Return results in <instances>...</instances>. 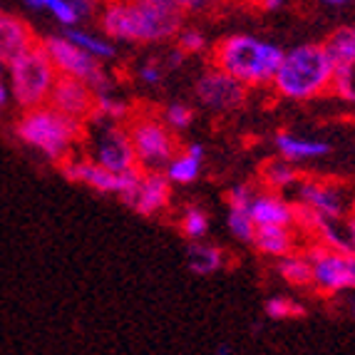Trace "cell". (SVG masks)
<instances>
[{"mask_svg":"<svg viewBox=\"0 0 355 355\" xmlns=\"http://www.w3.org/2000/svg\"><path fill=\"white\" fill-rule=\"evenodd\" d=\"M276 273L281 276V281H286L293 288H311L313 286V268H311V261L306 259L303 251H293V254L276 261Z\"/></svg>","mask_w":355,"mask_h":355,"instance_id":"obj_20","label":"cell"},{"mask_svg":"<svg viewBox=\"0 0 355 355\" xmlns=\"http://www.w3.org/2000/svg\"><path fill=\"white\" fill-rule=\"evenodd\" d=\"M95 100L97 92L92 87H87L80 80H72V77L58 75L48 105L53 110H58V112H62L65 117L80 122V125H87V119L95 112Z\"/></svg>","mask_w":355,"mask_h":355,"instance_id":"obj_13","label":"cell"},{"mask_svg":"<svg viewBox=\"0 0 355 355\" xmlns=\"http://www.w3.org/2000/svg\"><path fill=\"white\" fill-rule=\"evenodd\" d=\"M174 40H177V48L182 50L184 55H199L207 50V37H204L202 30H196V28H182Z\"/></svg>","mask_w":355,"mask_h":355,"instance_id":"obj_30","label":"cell"},{"mask_svg":"<svg viewBox=\"0 0 355 355\" xmlns=\"http://www.w3.org/2000/svg\"><path fill=\"white\" fill-rule=\"evenodd\" d=\"M276 149H279L281 159L286 162H306V159H318L331 152V144L318 142V139H308V137H298L293 132H279L273 139Z\"/></svg>","mask_w":355,"mask_h":355,"instance_id":"obj_18","label":"cell"},{"mask_svg":"<svg viewBox=\"0 0 355 355\" xmlns=\"http://www.w3.org/2000/svg\"><path fill=\"white\" fill-rule=\"evenodd\" d=\"M214 355H234V345L229 340H221L216 348H214Z\"/></svg>","mask_w":355,"mask_h":355,"instance_id":"obj_40","label":"cell"},{"mask_svg":"<svg viewBox=\"0 0 355 355\" xmlns=\"http://www.w3.org/2000/svg\"><path fill=\"white\" fill-rule=\"evenodd\" d=\"M249 216L254 226H293V204L273 191H256Z\"/></svg>","mask_w":355,"mask_h":355,"instance_id":"obj_16","label":"cell"},{"mask_svg":"<svg viewBox=\"0 0 355 355\" xmlns=\"http://www.w3.org/2000/svg\"><path fill=\"white\" fill-rule=\"evenodd\" d=\"M306 259L313 268V288L323 296H340L355 291V256L326 249L313 241L306 246Z\"/></svg>","mask_w":355,"mask_h":355,"instance_id":"obj_9","label":"cell"},{"mask_svg":"<svg viewBox=\"0 0 355 355\" xmlns=\"http://www.w3.org/2000/svg\"><path fill=\"white\" fill-rule=\"evenodd\" d=\"M350 214H353V216H355V202H353V207H350Z\"/></svg>","mask_w":355,"mask_h":355,"instance_id":"obj_46","label":"cell"},{"mask_svg":"<svg viewBox=\"0 0 355 355\" xmlns=\"http://www.w3.org/2000/svg\"><path fill=\"white\" fill-rule=\"evenodd\" d=\"M348 315H350V318L355 320V296H353V298H350V301H348Z\"/></svg>","mask_w":355,"mask_h":355,"instance_id":"obj_43","label":"cell"},{"mask_svg":"<svg viewBox=\"0 0 355 355\" xmlns=\"http://www.w3.org/2000/svg\"><path fill=\"white\" fill-rule=\"evenodd\" d=\"M12 105L10 100V89H8V83L6 80H0V117L8 112V107Z\"/></svg>","mask_w":355,"mask_h":355,"instance_id":"obj_37","label":"cell"},{"mask_svg":"<svg viewBox=\"0 0 355 355\" xmlns=\"http://www.w3.org/2000/svg\"><path fill=\"white\" fill-rule=\"evenodd\" d=\"M320 3H326V6H345V3H353V0H320Z\"/></svg>","mask_w":355,"mask_h":355,"instance_id":"obj_42","label":"cell"},{"mask_svg":"<svg viewBox=\"0 0 355 355\" xmlns=\"http://www.w3.org/2000/svg\"><path fill=\"white\" fill-rule=\"evenodd\" d=\"M328 58L333 60V65H345L355 60V25H343L336 28L326 40L320 42Z\"/></svg>","mask_w":355,"mask_h":355,"instance_id":"obj_23","label":"cell"},{"mask_svg":"<svg viewBox=\"0 0 355 355\" xmlns=\"http://www.w3.org/2000/svg\"><path fill=\"white\" fill-rule=\"evenodd\" d=\"M179 229L187 239L191 241H204V236L209 234V216L204 209L199 207H187L182 211V219H179Z\"/></svg>","mask_w":355,"mask_h":355,"instance_id":"obj_26","label":"cell"},{"mask_svg":"<svg viewBox=\"0 0 355 355\" xmlns=\"http://www.w3.org/2000/svg\"><path fill=\"white\" fill-rule=\"evenodd\" d=\"M301 174L296 172V166L286 159H271L261 166V184H263V191H273V194H281L288 187H296Z\"/></svg>","mask_w":355,"mask_h":355,"instance_id":"obj_21","label":"cell"},{"mask_svg":"<svg viewBox=\"0 0 355 355\" xmlns=\"http://www.w3.org/2000/svg\"><path fill=\"white\" fill-rule=\"evenodd\" d=\"M122 202L139 216H157L172 202V184L164 177V172L139 169L132 189L122 196Z\"/></svg>","mask_w":355,"mask_h":355,"instance_id":"obj_12","label":"cell"},{"mask_svg":"<svg viewBox=\"0 0 355 355\" xmlns=\"http://www.w3.org/2000/svg\"><path fill=\"white\" fill-rule=\"evenodd\" d=\"M0 18H3V10H0Z\"/></svg>","mask_w":355,"mask_h":355,"instance_id":"obj_47","label":"cell"},{"mask_svg":"<svg viewBox=\"0 0 355 355\" xmlns=\"http://www.w3.org/2000/svg\"><path fill=\"white\" fill-rule=\"evenodd\" d=\"M125 127L130 135L132 149H135L137 166L152 169V172H164V166L179 152V142L174 132L164 125L162 114L137 110L130 114Z\"/></svg>","mask_w":355,"mask_h":355,"instance_id":"obj_6","label":"cell"},{"mask_svg":"<svg viewBox=\"0 0 355 355\" xmlns=\"http://www.w3.org/2000/svg\"><path fill=\"white\" fill-rule=\"evenodd\" d=\"M100 30L107 40L117 42H164L182 30V12L172 3L144 0H102Z\"/></svg>","mask_w":355,"mask_h":355,"instance_id":"obj_1","label":"cell"},{"mask_svg":"<svg viewBox=\"0 0 355 355\" xmlns=\"http://www.w3.org/2000/svg\"><path fill=\"white\" fill-rule=\"evenodd\" d=\"M202 172V157H194L187 149H179L172 157V162L164 166V177L169 184H191L199 179Z\"/></svg>","mask_w":355,"mask_h":355,"instance_id":"obj_24","label":"cell"},{"mask_svg":"<svg viewBox=\"0 0 355 355\" xmlns=\"http://www.w3.org/2000/svg\"><path fill=\"white\" fill-rule=\"evenodd\" d=\"M194 95L199 97V102L204 107H209L214 112H234L246 102L249 89L243 87L241 83H236L234 77L226 75V72L209 65L196 80Z\"/></svg>","mask_w":355,"mask_h":355,"instance_id":"obj_11","label":"cell"},{"mask_svg":"<svg viewBox=\"0 0 355 355\" xmlns=\"http://www.w3.org/2000/svg\"><path fill=\"white\" fill-rule=\"evenodd\" d=\"M187 266L196 276H214L224 268V251L204 241H191L187 249Z\"/></svg>","mask_w":355,"mask_h":355,"instance_id":"obj_19","label":"cell"},{"mask_svg":"<svg viewBox=\"0 0 355 355\" xmlns=\"http://www.w3.org/2000/svg\"><path fill=\"white\" fill-rule=\"evenodd\" d=\"M284 58L279 45L254 35H226L211 45L209 65L234 77L243 87H271Z\"/></svg>","mask_w":355,"mask_h":355,"instance_id":"obj_2","label":"cell"},{"mask_svg":"<svg viewBox=\"0 0 355 355\" xmlns=\"http://www.w3.org/2000/svg\"><path fill=\"white\" fill-rule=\"evenodd\" d=\"M263 315L268 320H296L306 315V306L291 296H273L263 303Z\"/></svg>","mask_w":355,"mask_h":355,"instance_id":"obj_25","label":"cell"},{"mask_svg":"<svg viewBox=\"0 0 355 355\" xmlns=\"http://www.w3.org/2000/svg\"><path fill=\"white\" fill-rule=\"evenodd\" d=\"M336 65L320 42H303L284 50L281 65L271 80V89L284 100L303 102L331 92Z\"/></svg>","mask_w":355,"mask_h":355,"instance_id":"obj_3","label":"cell"},{"mask_svg":"<svg viewBox=\"0 0 355 355\" xmlns=\"http://www.w3.org/2000/svg\"><path fill=\"white\" fill-rule=\"evenodd\" d=\"M184 60H187V55H184L179 48H174L172 53L166 55V67H172V70H177V67H182Z\"/></svg>","mask_w":355,"mask_h":355,"instance_id":"obj_38","label":"cell"},{"mask_svg":"<svg viewBox=\"0 0 355 355\" xmlns=\"http://www.w3.org/2000/svg\"><path fill=\"white\" fill-rule=\"evenodd\" d=\"M172 6L184 15V12H202V10H207L211 3H209V0H172Z\"/></svg>","mask_w":355,"mask_h":355,"instance_id":"obj_35","label":"cell"},{"mask_svg":"<svg viewBox=\"0 0 355 355\" xmlns=\"http://www.w3.org/2000/svg\"><path fill=\"white\" fill-rule=\"evenodd\" d=\"M209 3H229V0H209Z\"/></svg>","mask_w":355,"mask_h":355,"instance_id":"obj_45","label":"cell"},{"mask_svg":"<svg viewBox=\"0 0 355 355\" xmlns=\"http://www.w3.org/2000/svg\"><path fill=\"white\" fill-rule=\"evenodd\" d=\"M226 226H229L231 236L236 239V241L243 243H251L254 239V221L249 216V209H229V216H226Z\"/></svg>","mask_w":355,"mask_h":355,"instance_id":"obj_28","label":"cell"},{"mask_svg":"<svg viewBox=\"0 0 355 355\" xmlns=\"http://www.w3.org/2000/svg\"><path fill=\"white\" fill-rule=\"evenodd\" d=\"M144 3H172V0H144Z\"/></svg>","mask_w":355,"mask_h":355,"instance_id":"obj_44","label":"cell"},{"mask_svg":"<svg viewBox=\"0 0 355 355\" xmlns=\"http://www.w3.org/2000/svg\"><path fill=\"white\" fill-rule=\"evenodd\" d=\"M40 45H42V50L48 53L50 62L55 65L58 75L80 80V83H85L87 87L95 89L97 95H102V92H112V77H110V72L102 67L100 60L89 58L85 50L72 45L65 35L42 37Z\"/></svg>","mask_w":355,"mask_h":355,"instance_id":"obj_7","label":"cell"},{"mask_svg":"<svg viewBox=\"0 0 355 355\" xmlns=\"http://www.w3.org/2000/svg\"><path fill=\"white\" fill-rule=\"evenodd\" d=\"M286 0H256V6L263 8V10L273 12V10H279V8H284Z\"/></svg>","mask_w":355,"mask_h":355,"instance_id":"obj_39","label":"cell"},{"mask_svg":"<svg viewBox=\"0 0 355 355\" xmlns=\"http://www.w3.org/2000/svg\"><path fill=\"white\" fill-rule=\"evenodd\" d=\"M162 119H164V125L169 127L172 132H182L194 122V110L189 105H184V102H172V105H166L162 110Z\"/></svg>","mask_w":355,"mask_h":355,"instance_id":"obj_29","label":"cell"},{"mask_svg":"<svg viewBox=\"0 0 355 355\" xmlns=\"http://www.w3.org/2000/svg\"><path fill=\"white\" fill-rule=\"evenodd\" d=\"M184 149H187L189 154H194V157H202V159H204V147H202V144L194 142V144H187Z\"/></svg>","mask_w":355,"mask_h":355,"instance_id":"obj_41","label":"cell"},{"mask_svg":"<svg viewBox=\"0 0 355 355\" xmlns=\"http://www.w3.org/2000/svg\"><path fill=\"white\" fill-rule=\"evenodd\" d=\"M331 92L338 97V100L355 105V60L353 62H345V65L336 67V72H333V83H331Z\"/></svg>","mask_w":355,"mask_h":355,"instance_id":"obj_27","label":"cell"},{"mask_svg":"<svg viewBox=\"0 0 355 355\" xmlns=\"http://www.w3.org/2000/svg\"><path fill=\"white\" fill-rule=\"evenodd\" d=\"M139 77H142V83L147 85H159L164 80V70H162L159 62H144L139 67Z\"/></svg>","mask_w":355,"mask_h":355,"instance_id":"obj_34","label":"cell"},{"mask_svg":"<svg viewBox=\"0 0 355 355\" xmlns=\"http://www.w3.org/2000/svg\"><path fill=\"white\" fill-rule=\"evenodd\" d=\"M298 204H306L308 209H313L320 219H340L345 216V202L340 187L328 179H315V177H303L296 184Z\"/></svg>","mask_w":355,"mask_h":355,"instance_id":"obj_14","label":"cell"},{"mask_svg":"<svg viewBox=\"0 0 355 355\" xmlns=\"http://www.w3.org/2000/svg\"><path fill=\"white\" fill-rule=\"evenodd\" d=\"M70 6L75 8L77 18L85 20V18H92V15H97L102 8V0H70Z\"/></svg>","mask_w":355,"mask_h":355,"instance_id":"obj_33","label":"cell"},{"mask_svg":"<svg viewBox=\"0 0 355 355\" xmlns=\"http://www.w3.org/2000/svg\"><path fill=\"white\" fill-rule=\"evenodd\" d=\"M251 246L266 259H284L298 246V231L293 226H256Z\"/></svg>","mask_w":355,"mask_h":355,"instance_id":"obj_17","label":"cell"},{"mask_svg":"<svg viewBox=\"0 0 355 355\" xmlns=\"http://www.w3.org/2000/svg\"><path fill=\"white\" fill-rule=\"evenodd\" d=\"M62 35H65L72 45H77L80 50H85L89 58L100 60V62H105V60H112L114 55H117V50H114V42L107 40L105 35H95V33H87V30H83V28H67Z\"/></svg>","mask_w":355,"mask_h":355,"instance_id":"obj_22","label":"cell"},{"mask_svg":"<svg viewBox=\"0 0 355 355\" xmlns=\"http://www.w3.org/2000/svg\"><path fill=\"white\" fill-rule=\"evenodd\" d=\"M58 169L67 182L83 184L87 189L97 191V194H114L119 199L132 189V184L139 174V169H132L127 174H112L102 169L100 164H95L92 159H87V157H80V154H72L65 162H60Z\"/></svg>","mask_w":355,"mask_h":355,"instance_id":"obj_10","label":"cell"},{"mask_svg":"<svg viewBox=\"0 0 355 355\" xmlns=\"http://www.w3.org/2000/svg\"><path fill=\"white\" fill-rule=\"evenodd\" d=\"M37 42L40 40L23 18L3 12V18H0V62L3 65L28 53L30 48H35Z\"/></svg>","mask_w":355,"mask_h":355,"instance_id":"obj_15","label":"cell"},{"mask_svg":"<svg viewBox=\"0 0 355 355\" xmlns=\"http://www.w3.org/2000/svg\"><path fill=\"white\" fill-rule=\"evenodd\" d=\"M45 10H48L58 23L65 25V28H75L77 20H80L75 8L70 6V0H48V3H45Z\"/></svg>","mask_w":355,"mask_h":355,"instance_id":"obj_31","label":"cell"},{"mask_svg":"<svg viewBox=\"0 0 355 355\" xmlns=\"http://www.w3.org/2000/svg\"><path fill=\"white\" fill-rule=\"evenodd\" d=\"M6 72L10 100L20 112L48 105L55 80H58V70L50 62L48 53L42 50L40 42L35 48H30L28 53L20 55V58H15L12 62H8Z\"/></svg>","mask_w":355,"mask_h":355,"instance_id":"obj_5","label":"cell"},{"mask_svg":"<svg viewBox=\"0 0 355 355\" xmlns=\"http://www.w3.org/2000/svg\"><path fill=\"white\" fill-rule=\"evenodd\" d=\"M12 135L25 147L35 149L45 159L60 164L72 157L75 147L85 139V125L65 117L50 105H42L20 112V117L12 122Z\"/></svg>","mask_w":355,"mask_h":355,"instance_id":"obj_4","label":"cell"},{"mask_svg":"<svg viewBox=\"0 0 355 355\" xmlns=\"http://www.w3.org/2000/svg\"><path fill=\"white\" fill-rule=\"evenodd\" d=\"M254 196H256V191L251 189L249 184H234V187L226 191V204H229V209H249Z\"/></svg>","mask_w":355,"mask_h":355,"instance_id":"obj_32","label":"cell"},{"mask_svg":"<svg viewBox=\"0 0 355 355\" xmlns=\"http://www.w3.org/2000/svg\"><path fill=\"white\" fill-rule=\"evenodd\" d=\"M343 229H345V239H348L350 254L355 256V216L353 214H345L343 216Z\"/></svg>","mask_w":355,"mask_h":355,"instance_id":"obj_36","label":"cell"},{"mask_svg":"<svg viewBox=\"0 0 355 355\" xmlns=\"http://www.w3.org/2000/svg\"><path fill=\"white\" fill-rule=\"evenodd\" d=\"M87 159L100 164L102 169L112 174H127L137 166L135 149H132L130 135L125 125L117 122H87Z\"/></svg>","mask_w":355,"mask_h":355,"instance_id":"obj_8","label":"cell"}]
</instances>
